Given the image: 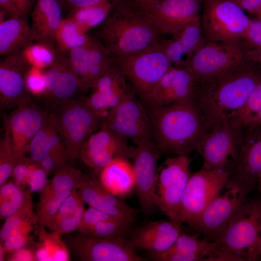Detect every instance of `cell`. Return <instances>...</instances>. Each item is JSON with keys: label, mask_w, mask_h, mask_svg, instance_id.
I'll return each instance as SVG.
<instances>
[{"label": "cell", "mask_w": 261, "mask_h": 261, "mask_svg": "<svg viewBox=\"0 0 261 261\" xmlns=\"http://www.w3.org/2000/svg\"><path fill=\"white\" fill-rule=\"evenodd\" d=\"M34 41L56 48L55 37L63 19L59 0H37L31 13Z\"/></svg>", "instance_id": "cell-30"}, {"label": "cell", "mask_w": 261, "mask_h": 261, "mask_svg": "<svg viewBox=\"0 0 261 261\" xmlns=\"http://www.w3.org/2000/svg\"><path fill=\"white\" fill-rule=\"evenodd\" d=\"M243 131L229 118L223 119L212 128L203 138L196 150L202 158V167L207 170H229L228 164L231 160L232 166Z\"/></svg>", "instance_id": "cell-15"}, {"label": "cell", "mask_w": 261, "mask_h": 261, "mask_svg": "<svg viewBox=\"0 0 261 261\" xmlns=\"http://www.w3.org/2000/svg\"><path fill=\"white\" fill-rule=\"evenodd\" d=\"M78 192L89 206L111 216L133 222L139 212L137 210L114 196L101 184L94 171L84 174Z\"/></svg>", "instance_id": "cell-26"}, {"label": "cell", "mask_w": 261, "mask_h": 261, "mask_svg": "<svg viewBox=\"0 0 261 261\" xmlns=\"http://www.w3.org/2000/svg\"><path fill=\"white\" fill-rule=\"evenodd\" d=\"M161 35L125 0H121L99 25L95 37L113 56L144 51L159 44Z\"/></svg>", "instance_id": "cell-3"}, {"label": "cell", "mask_w": 261, "mask_h": 261, "mask_svg": "<svg viewBox=\"0 0 261 261\" xmlns=\"http://www.w3.org/2000/svg\"><path fill=\"white\" fill-rule=\"evenodd\" d=\"M35 242L33 244L7 252L9 253L6 260L10 261H35L34 249Z\"/></svg>", "instance_id": "cell-51"}, {"label": "cell", "mask_w": 261, "mask_h": 261, "mask_svg": "<svg viewBox=\"0 0 261 261\" xmlns=\"http://www.w3.org/2000/svg\"><path fill=\"white\" fill-rule=\"evenodd\" d=\"M243 130L229 177L252 189L261 175V126Z\"/></svg>", "instance_id": "cell-24"}, {"label": "cell", "mask_w": 261, "mask_h": 261, "mask_svg": "<svg viewBox=\"0 0 261 261\" xmlns=\"http://www.w3.org/2000/svg\"><path fill=\"white\" fill-rule=\"evenodd\" d=\"M138 1H158V0H135Z\"/></svg>", "instance_id": "cell-60"}, {"label": "cell", "mask_w": 261, "mask_h": 261, "mask_svg": "<svg viewBox=\"0 0 261 261\" xmlns=\"http://www.w3.org/2000/svg\"><path fill=\"white\" fill-rule=\"evenodd\" d=\"M43 72L45 89L39 96L43 98L46 109L52 111L63 102L83 96L81 82L66 53L57 49L53 62Z\"/></svg>", "instance_id": "cell-16"}, {"label": "cell", "mask_w": 261, "mask_h": 261, "mask_svg": "<svg viewBox=\"0 0 261 261\" xmlns=\"http://www.w3.org/2000/svg\"><path fill=\"white\" fill-rule=\"evenodd\" d=\"M250 19L229 0H203L201 26L208 42L239 44Z\"/></svg>", "instance_id": "cell-5"}, {"label": "cell", "mask_w": 261, "mask_h": 261, "mask_svg": "<svg viewBox=\"0 0 261 261\" xmlns=\"http://www.w3.org/2000/svg\"><path fill=\"white\" fill-rule=\"evenodd\" d=\"M261 126V109L245 125L243 129H250Z\"/></svg>", "instance_id": "cell-57"}, {"label": "cell", "mask_w": 261, "mask_h": 261, "mask_svg": "<svg viewBox=\"0 0 261 261\" xmlns=\"http://www.w3.org/2000/svg\"><path fill=\"white\" fill-rule=\"evenodd\" d=\"M252 259V261H261V229L259 239L253 251Z\"/></svg>", "instance_id": "cell-58"}, {"label": "cell", "mask_w": 261, "mask_h": 261, "mask_svg": "<svg viewBox=\"0 0 261 261\" xmlns=\"http://www.w3.org/2000/svg\"><path fill=\"white\" fill-rule=\"evenodd\" d=\"M51 112L66 151L72 160L78 158L85 142L102 127L105 119L88 104L84 96L63 102Z\"/></svg>", "instance_id": "cell-4"}, {"label": "cell", "mask_w": 261, "mask_h": 261, "mask_svg": "<svg viewBox=\"0 0 261 261\" xmlns=\"http://www.w3.org/2000/svg\"><path fill=\"white\" fill-rule=\"evenodd\" d=\"M72 9L84 7L97 5L105 3L116 4L121 0H65Z\"/></svg>", "instance_id": "cell-52"}, {"label": "cell", "mask_w": 261, "mask_h": 261, "mask_svg": "<svg viewBox=\"0 0 261 261\" xmlns=\"http://www.w3.org/2000/svg\"><path fill=\"white\" fill-rule=\"evenodd\" d=\"M85 204L78 191H75L61 205L46 228L61 235L77 230L86 210Z\"/></svg>", "instance_id": "cell-34"}, {"label": "cell", "mask_w": 261, "mask_h": 261, "mask_svg": "<svg viewBox=\"0 0 261 261\" xmlns=\"http://www.w3.org/2000/svg\"><path fill=\"white\" fill-rule=\"evenodd\" d=\"M0 218L5 219L15 214L33 210L30 192L13 181L0 187Z\"/></svg>", "instance_id": "cell-36"}, {"label": "cell", "mask_w": 261, "mask_h": 261, "mask_svg": "<svg viewBox=\"0 0 261 261\" xmlns=\"http://www.w3.org/2000/svg\"><path fill=\"white\" fill-rule=\"evenodd\" d=\"M53 152L66 151L54 115L50 112L30 143L28 157L32 162L38 163L44 157Z\"/></svg>", "instance_id": "cell-33"}, {"label": "cell", "mask_w": 261, "mask_h": 261, "mask_svg": "<svg viewBox=\"0 0 261 261\" xmlns=\"http://www.w3.org/2000/svg\"><path fill=\"white\" fill-rule=\"evenodd\" d=\"M146 108L160 155L188 156L196 150L210 130L194 97L163 106Z\"/></svg>", "instance_id": "cell-1"}, {"label": "cell", "mask_w": 261, "mask_h": 261, "mask_svg": "<svg viewBox=\"0 0 261 261\" xmlns=\"http://www.w3.org/2000/svg\"><path fill=\"white\" fill-rule=\"evenodd\" d=\"M216 247V242L201 239L195 235L182 232L171 248L200 255L205 261Z\"/></svg>", "instance_id": "cell-40"}, {"label": "cell", "mask_w": 261, "mask_h": 261, "mask_svg": "<svg viewBox=\"0 0 261 261\" xmlns=\"http://www.w3.org/2000/svg\"><path fill=\"white\" fill-rule=\"evenodd\" d=\"M116 218L95 208L89 206L86 209L77 231L80 233H84L95 224L104 221L111 220Z\"/></svg>", "instance_id": "cell-46"}, {"label": "cell", "mask_w": 261, "mask_h": 261, "mask_svg": "<svg viewBox=\"0 0 261 261\" xmlns=\"http://www.w3.org/2000/svg\"><path fill=\"white\" fill-rule=\"evenodd\" d=\"M49 113L31 100L5 116V133L16 160L28 153L32 139Z\"/></svg>", "instance_id": "cell-18"}, {"label": "cell", "mask_w": 261, "mask_h": 261, "mask_svg": "<svg viewBox=\"0 0 261 261\" xmlns=\"http://www.w3.org/2000/svg\"><path fill=\"white\" fill-rule=\"evenodd\" d=\"M33 67L24 51L8 55L0 63V109L2 113L31 100L26 78Z\"/></svg>", "instance_id": "cell-17"}, {"label": "cell", "mask_w": 261, "mask_h": 261, "mask_svg": "<svg viewBox=\"0 0 261 261\" xmlns=\"http://www.w3.org/2000/svg\"><path fill=\"white\" fill-rule=\"evenodd\" d=\"M48 174L38 163L31 162L27 180V186L30 192H40L48 184Z\"/></svg>", "instance_id": "cell-45"}, {"label": "cell", "mask_w": 261, "mask_h": 261, "mask_svg": "<svg viewBox=\"0 0 261 261\" xmlns=\"http://www.w3.org/2000/svg\"><path fill=\"white\" fill-rule=\"evenodd\" d=\"M244 53L239 44L205 41L186 69L198 84L203 83L238 66L244 61Z\"/></svg>", "instance_id": "cell-14"}, {"label": "cell", "mask_w": 261, "mask_h": 261, "mask_svg": "<svg viewBox=\"0 0 261 261\" xmlns=\"http://www.w3.org/2000/svg\"><path fill=\"white\" fill-rule=\"evenodd\" d=\"M179 221H150L134 230L129 238L136 248L161 253L171 248L182 232Z\"/></svg>", "instance_id": "cell-27"}, {"label": "cell", "mask_w": 261, "mask_h": 261, "mask_svg": "<svg viewBox=\"0 0 261 261\" xmlns=\"http://www.w3.org/2000/svg\"><path fill=\"white\" fill-rule=\"evenodd\" d=\"M135 147L112 133L103 129L92 133L83 145L78 158L98 174L117 158L132 159Z\"/></svg>", "instance_id": "cell-21"}, {"label": "cell", "mask_w": 261, "mask_h": 261, "mask_svg": "<svg viewBox=\"0 0 261 261\" xmlns=\"http://www.w3.org/2000/svg\"><path fill=\"white\" fill-rule=\"evenodd\" d=\"M136 95L132 87L118 104L110 110L101 129L124 140H131L135 145L145 139L155 142L148 111Z\"/></svg>", "instance_id": "cell-11"}, {"label": "cell", "mask_w": 261, "mask_h": 261, "mask_svg": "<svg viewBox=\"0 0 261 261\" xmlns=\"http://www.w3.org/2000/svg\"><path fill=\"white\" fill-rule=\"evenodd\" d=\"M97 174L102 185L116 197L123 200L134 193V172L129 159H115Z\"/></svg>", "instance_id": "cell-31"}, {"label": "cell", "mask_w": 261, "mask_h": 261, "mask_svg": "<svg viewBox=\"0 0 261 261\" xmlns=\"http://www.w3.org/2000/svg\"><path fill=\"white\" fill-rule=\"evenodd\" d=\"M69 57L84 93L92 89L113 62L103 45L91 36L84 45L71 50Z\"/></svg>", "instance_id": "cell-22"}, {"label": "cell", "mask_w": 261, "mask_h": 261, "mask_svg": "<svg viewBox=\"0 0 261 261\" xmlns=\"http://www.w3.org/2000/svg\"><path fill=\"white\" fill-rule=\"evenodd\" d=\"M56 48L36 42L25 50L32 65L40 69H44L54 61Z\"/></svg>", "instance_id": "cell-42"}, {"label": "cell", "mask_w": 261, "mask_h": 261, "mask_svg": "<svg viewBox=\"0 0 261 261\" xmlns=\"http://www.w3.org/2000/svg\"><path fill=\"white\" fill-rule=\"evenodd\" d=\"M89 36L82 30L69 17L63 19L57 30L55 37L56 48L66 53L84 45Z\"/></svg>", "instance_id": "cell-38"}, {"label": "cell", "mask_w": 261, "mask_h": 261, "mask_svg": "<svg viewBox=\"0 0 261 261\" xmlns=\"http://www.w3.org/2000/svg\"><path fill=\"white\" fill-rule=\"evenodd\" d=\"M69 251L82 261H147L139 255L131 240L126 237L97 238L79 232L67 234Z\"/></svg>", "instance_id": "cell-13"}, {"label": "cell", "mask_w": 261, "mask_h": 261, "mask_svg": "<svg viewBox=\"0 0 261 261\" xmlns=\"http://www.w3.org/2000/svg\"><path fill=\"white\" fill-rule=\"evenodd\" d=\"M190 163L188 155H175L168 157L158 168L154 203L171 220L179 221L181 198L192 173Z\"/></svg>", "instance_id": "cell-10"}, {"label": "cell", "mask_w": 261, "mask_h": 261, "mask_svg": "<svg viewBox=\"0 0 261 261\" xmlns=\"http://www.w3.org/2000/svg\"><path fill=\"white\" fill-rule=\"evenodd\" d=\"M126 79L113 61L98 79L90 94L86 97L87 103L105 118L109 110L118 104L132 87Z\"/></svg>", "instance_id": "cell-25"}, {"label": "cell", "mask_w": 261, "mask_h": 261, "mask_svg": "<svg viewBox=\"0 0 261 261\" xmlns=\"http://www.w3.org/2000/svg\"><path fill=\"white\" fill-rule=\"evenodd\" d=\"M261 80V67L244 60L214 79L198 84L194 98L210 130L240 110Z\"/></svg>", "instance_id": "cell-2"}, {"label": "cell", "mask_w": 261, "mask_h": 261, "mask_svg": "<svg viewBox=\"0 0 261 261\" xmlns=\"http://www.w3.org/2000/svg\"><path fill=\"white\" fill-rule=\"evenodd\" d=\"M230 173L226 169L202 167L191 173L181 198L179 220L194 230L203 211L225 186Z\"/></svg>", "instance_id": "cell-7"}, {"label": "cell", "mask_w": 261, "mask_h": 261, "mask_svg": "<svg viewBox=\"0 0 261 261\" xmlns=\"http://www.w3.org/2000/svg\"><path fill=\"white\" fill-rule=\"evenodd\" d=\"M116 4L108 2L73 9L70 13L68 17L86 33L90 29L101 24Z\"/></svg>", "instance_id": "cell-37"}, {"label": "cell", "mask_w": 261, "mask_h": 261, "mask_svg": "<svg viewBox=\"0 0 261 261\" xmlns=\"http://www.w3.org/2000/svg\"><path fill=\"white\" fill-rule=\"evenodd\" d=\"M161 35L176 34L200 17L203 0H125Z\"/></svg>", "instance_id": "cell-9"}, {"label": "cell", "mask_w": 261, "mask_h": 261, "mask_svg": "<svg viewBox=\"0 0 261 261\" xmlns=\"http://www.w3.org/2000/svg\"><path fill=\"white\" fill-rule=\"evenodd\" d=\"M205 41L201 28L200 16L170 39H161L160 44L173 67L186 69L195 52Z\"/></svg>", "instance_id": "cell-28"}, {"label": "cell", "mask_w": 261, "mask_h": 261, "mask_svg": "<svg viewBox=\"0 0 261 261\" xmlns=\"http://www.w3.org/2000/svg\"><path fill=\"white\" fill-rule=\"evenodd\" d=\"M132 222L123 219L115 218L99 222L81 234L97 238L126 237V235L130 232Z\"/></svg>", "instance_id": "cell-39"}, {"label": "cell", "mask_w": 261, "mask_h": 261, "mask_svg": "<svg viewBox=\"0 0 261 261\" xmlns=\"http://www.w3.org/2000/svg\"><path fill=\"white\" fill-rule=\"evenodd\" d=\"M244 60L253 62L261 67V49L245 50Z\"/></svg>", "instance_id": "cell-55"}, {"label": "cell", "mask_w": 261, "mask_h": 261, "mask_svg": "<svg viewBox=\"0 0 261 261\" xmlns=\"http://www.w3.org/2000/svg\"><path fill=\"white\" fill-rule=\"evenodd\" d=\"M257 14H258L260 18L261 19V9Z\"/></svg>", "instance_id": "cell-61"}, {"label": "cell", "mask_w": 261, "mask_h": 261, "mask_svg": "<svg viewBox=\"0 0 261 261\" xmlns=\"http://www.w3.org/2000/svg\"><path fill=\"white\" fill-rule=\"evenodd\" d=\"M112 58L141 100L173 66L160 43L140 52Z\"/></svg>", "instance_id": "cell-8"}, {"label": "cell", "mask_w": 261, "mask_h": 261, "mask_svg": "<svg viewBox=\"0 0 261 261\" xmlns=\"http://www.w3.org/2000/svg\"><path fill=\"white\" fill-rule=\"evenodd\" d=\"M226 190L216 196L200 216L194 230L203 239L216 242L247 202L251 189L229 177Z\"/></svg>", "instance_id": "cell-6"}, {"label": "cell", "mask_w": 261, "mask_h": 261, "mask_svg": "<svg viewBox=\"0 0 261 261\" xmlns=\"http://www.w3.org/2000/svg\"><path fill=\"white\" fill-rule=\"evenodd\" d=\"M249 13L258 14L261 9V0H229Z\"/></svg>", "instance_id": "cell-53"}, {"label": "cell", "mask_w": 261, "mask_h": 261, "mask_svg": "<svg viewBox=\"0 0 261 261\" xmlns=\"http://www.w3.org/2000/svg\"><path fill=\"white\" fill-rule=\"evenodd\" d=\"M5 219L0 231V243L6 252L35 242L31 232L38 231L39 223L34 210L19 212Z\"/></svg>", "instance_id": "cell-29"}, {"label": "cell", "mask_w": 261, "mask_h": 261, "mask_svg": "<svg viewBox=\"0 0 261 261\" xmlns=\"http://www.w3.org/2000/svg\"><path fill=\"white\" fill-rule=\"evenodd\" d=\"M6 252L4 249L2 245L0 243V261L5 260Z\"/></svg>", "instance_id": "cell-59"}, {"label": "cell", "mask_w": 261, "mask_h": 261, "mask_svg": "<svg viewBox=\"0 0 261 261\" xmlns=\"http://www.w3.org/2000/svg\"><path fill=\"white\" fill-rule=\"evenodd\" d=\"M19 8L23 17L26 18L30 7L31 6V0H13Z\"/></svg>", "instance_id": "cell-56"}, {"label": "cell", "mask_w": 261, "mask_h": 261, "mask_svg": "<svg viewBox=\"0 0 261 261\" xmlns=\"http://www.w3.org/2000/svg\"><path fill=\"white\" fill-rule=\"evenodd\" d=\"M197 84L189 71L172 66L141 101L146 107L163 106L184 101L194 97Z\"/></svg>", "instance_id": "cell-23"}, {"label": "cell", "mask_w": 261, "mask_h": 261, "mask_svg": "<svg viewBox=\"0 0 261 261\" xmlns=\"http://www.w3.org/2000/svg\"><path fill=\"white\" fill-rule=\"evenodd\" d=\"M39 225L34 249L35 261H67L70 259L69 250L59 233L46 231Z\"/></svg>", "instance_id": "cell-35"}, {"label": "cell", "mask_w": 261, "mask_h": 261, "mask_svg": "<svg viewBox=\"0 0 261 261\" xmlns=\"http://www.w3.org/2000/svg\"><path fill=\"white\" fill-rule=\"evenodd\" d=\"M84 173L71 165L55 172L51 180L40 192L36 215L39 225L45 227L68 197L80 187Z\"/></svg>", "instance_id": "cell-20"}, {"label": "cell", "mask_w": 261, "mask_h": 261, "mask_svg": "<svg viewBox=\"0 0 261 261\" xmlns=\"http://www.w3.org/2000/svg\"><path fill=\"white\" fill-rule=\"evenodd\" d=\"M16 160L9 139L5 133L0 143V187L11 177Z\"/></svg>", "instance_id": "cell-43"}, {"label": "cell", "mask_w": 261, "mask_h": 261, "mask_svg": "<svg viewBox=\"0 0 261 261\" xmlns=\"http://www.w3.org/2000/svg\"><path fill=\"white\" fill-rule=\"evenodd\" d=\"M261 229V200L247 201L216 242L217 247L252 261Z\"/></svg>", "instance_id": "cell-12"}, {"label": "cell", "mask_w": 261, "mask_h": 261, "mask_svg": "<svg viewBox=\"0 0 261 261\" xmlns=\"http://www.w3.org/2000/svg\"><path fill=\"white\" fill-rule=\"evenodd\" d=\"M31 163L29 158L25 155L16 160L11 175L14 183L26 188Z\"/></svg>", "instance_id": "cell-49"}, {"label": "cell", "mask_w": 261, "mask_h": 261, "mask_svg": "<svg viewBox=\"0 0 261 261\" xmlns=\"http://www.w3.org/2000/svg\"><path fill=\"white\" fill-rule=\"evenodd\" d=\"M152 261H205V259L197 254L170 248L161 253H151Z\"/></svg>", "instance_id": "cell-47"}, {"label": "cell", "mask_w": 261, "mask_h": 261, "mask_svg": "<svg viewBox=\"0 0 261 261\" xmlns=\"http://www.w3.org/2000/svg\"><path fill=\"white\" fill-rule=\"evenodd\" d=\"M72 160L66 152H53L44 157L38 164L48 174L69 165Z\"/></svg>", "instance_id": "cell-48"}, {"label": "cell", "mask_w": 261, "mask_h": 261, "mask_svg": "<svg viewBox=\"0 0 261 261\" xmlns=\"http://www.w3.org/2000/svg\"><path fill=\"white\" fill-rule=\"evenodd\" d=\"M260 181H261V176H260Z\"/></svg>", "instance_id": "cell-62"}, {"label": "cell", "mask_w": 261, "mask_h": 261, "mask_svg": "<svg viewBox=\"0 0 261 261\" xmlns=\"http://www.w3.org/2000/svg\"><path fill=\"white\" fill-rule=\"evenodd\" d=\"M261 109V80L257 84L244 106L230 119L243 129L247 122Z\"/></svg>", "instance_id": "cell-41"}, {"label": "cell", "mask_w": 261, "mask_h": 261, "mask_svg": "<svg viewBox=\"0 0 261 261\" xmlns=\"http://www.w3.org/2000/svg\"><path fill=\"white\" fill-rule=\"evenodd\" d=\"M0 9H2L11 15L22 17L21 12L13 0H0Z\"/></svg>", "instance_id": "cell-54"}, {"label": "cell", "mask_w": 261, "mask_h": 261, "mask_svg": "<svg viewBox=\"0 0 261 261\" xmlns=\"http://www.w3.org/2000/svg\"><path fill=\"white\" fill-rule=\"evenodd\" d=\"M34 41L26 18L14 16L0 19V55L8 56L23 51Z\"/></svg>", "instance_id": "cell-32"}, {"label": "cell", "mask_w": 261, "mask_h": 261, "mask_svg": "<svg viewBox=\"0 0 261 261\" xmlns=\"http://www.w3.org/2000/svg\"><path fill=\"white\" fill-rule=\"evenodd\" d=\"M41 69L33 66L28 73L26 82L30 93L40 96L44 90L45 82L44 74Z\"/></svg>", "instance_id": "cell-50"}, {"label": "cell", "mask_w": 261, "mask_h": 261, "mask_svg": "<svg viewBox=\"0 0 261 261\" xmlns=\"http://www.w3.org/2000/svg\"><path fill=\"white\" fill-rule=\"evenodd\" d=\"M160 155L152 140H144L135 147L132 163L135 175L134 193L145 218L150 217L157 209L153 202V192Z\"/></svg>", "instance_id": "cell-19"}, {"label": "cell", "mask_w": 261, "mask_h": 261, "mask_svg": "<svg viewBox=\"0 0 261 261\" xmlns=\"http://www.w3.org/2000/svg\"><path fill=\"white\" fill-rule=\"evenodd\" d=\"M239 44L244 51L261 49V19L250 20Z\"/></svg>", "instance_id": "cell-44"}]
</instances>
